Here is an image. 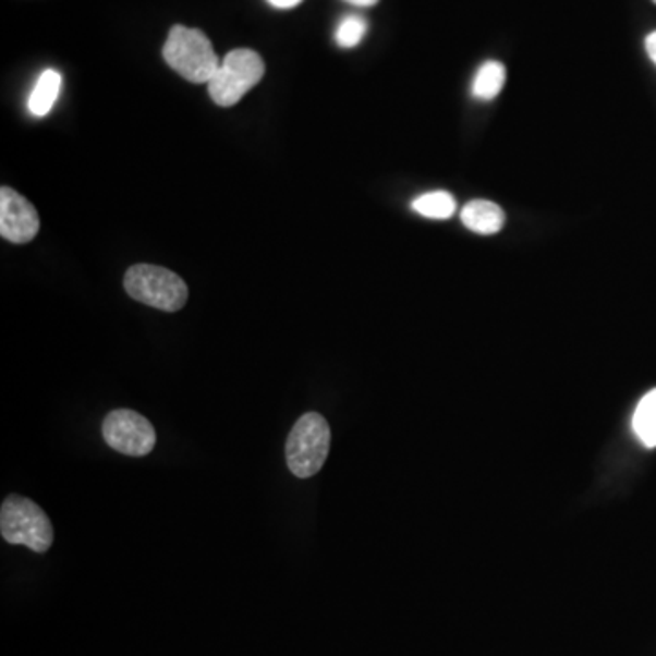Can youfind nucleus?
Returning <instances> with one entry per match:
<instances>
[{
    "mask_svg": "<svg viewBox=\"0 0 656 656\" xmlns=\"http://www.w3.org/2000/svg\"><path fill=\"white\" fill-rule=\"evenodd\" d=\"M162 57L173 72L189 83L208 84L221 66L211 42L201 29L173 26L162 48Z\"/></svg>",
    "mask_w": 656,
    "mask_h": 656,
    "instance_id": "obj_1",
    "label": "nucleus"
},
{
    "mask_svg": "<svg viewBox=\"0 0 656 656\" xmlns=\"http://www.w3.org/2000/svg\"><path fill=\"white\" fill-rule=\"evenodd\" d=\"M0 533L8 544L26 545L34 552H46L53 545V525L35 501L10 495L0 509Z\"/></svg>",
    "mask_w": 656,
    "mask_h": 656,
    "instance_id": "obj_2",
    "label": "nucleus"
},
{
    "mask_svg": "<svg viewBox=\"0 0 656 656\" xmlns=\"http://www.w3.org/2000/svg\"><path fill=\"white\" fill-rule=\"evenodd\" d=\"M330 451V427L317 412H306L294 423L287 440V463L295 478L316 476Z\"/></svg>",
    "mask_w": 656,
    "mask_h": 656,
    "instance_id": "obj_3",
    "label": "nucleus"
},
{
    "mask_svg": "<svg viewBox=\"0 0 656 656\" xmlns=\"http://www.w3.org/2000/svg\"><path fill=\"white\" fill-rule=\"evenodd\" d=\"M124 290L130 297L159 311L178 312L189 301V287L183 278L156 265H134L124 276Z\"/></svg>",
    "mask_w": 656,
    "mask_h": 656,
    "instance_id": "obj_4",
    "label": "nucleus"
},
{
    "mask_svg": "<svg viewBox=\"0 0 656 656\" xmlns=\"http://www.w3.org/2000/svg\"><path fill=\"white\" fill-rule=\"evenodd\" d=\"M265 75L262 56L252 50H234L224 57L208 83V94L217 106L238 105Z\"/></svg>",
    "mask_w": 656,
    "mask_h": 656,
    "instance_id": "obj_5",
    "label": "nucleus"
},
{
    "mask_svg": "<svg viewBox=\"0 0 656 656\" xmlns=\"http://www.w3.org/2000/svg\"><path fill=\"white\" fill-rule=\"evenodd\" d=\"M102 438L113 451L124 457H146L157 444L156 428L132 409L112 411L102 422Z\"/></svg>",
    "mask_w": 656,
    "mask_h": 656,
    "instance_id": "obj_6",
    "label": "nucleus"
},
{
    "mask_svg": "<svg viewBox=\"0 0 656 656\" xmlns=\"http://www.w3.org/2000/svg\"><path fill=\"white\" fill-rule=\"evenodd\" d=\"M39 214L26 197L15 190H0V235L10 243L24 245L39 234Z\"/></svg>",
    "mask_w": 656,
    "mask_h": 656,
    "instance_id": "obj_7",
    "label": "nucleus"
},
{
    "mask_svg": "<svg viewBox=\"0 0 656 656\" xmlns=\"http://www.w3.org/2000/svg\"><path fill=\"white\" fill-rule=\"evenodd\" d=\"M462 223L474 234L495 235L506 224V211L493 201H469L462 208Z\"/></svg>",
    "mask_w": 656,
    "mask_h": 656,
    "instance_id": "obj_8",
    "label": "nucleus"
},
{
    "mask_svg": "<svg viewBox=\"0 0 656 656\" xmlns=\"http://www.w3.org/2000/svg\"><path fill=\"white\" fill-rule=\"evenodd\" d=\"M62 77L56 70H45L40 73L39 81L35 84L34 92L29 95L28 108L35 118H45L56 106L61 94Z\"/></svg>",
    "mask_w": 656,
    "mask_h": 656,
    "instance_id": "obj_9",
    "label": "nucleus"
},
{
    "mask_svg": "<svg viewBox=\"0 0 656 656\" xmlns=\"http://www.w3.org/2000/svg\"><path fill=\"white\" fill-rule=\"evenodd\" d=\"M506 66L500 61H487L478 68L474 75L471 94L474 99L493 100L500 95L506 86Z\"/></svg>",
    "mask_w": 656,
    "mask_h": 656,
    "instance_id": "obj_10",
    "label": "nucleus"
},
{
    "mask_svg": "<svg viewBox=\"0 0 656 656\" xmlns=\"http://www.w3.org/2000/svg\"><path fill=\"white\" fill-rule=\"evenodd\" d=\"M411 206L412 210L422 217L444 221V219H451L454 216L457 199L446 190H434V192H427V194L416 197L412 201Z\"/></svg>",
    "mask_w": 656,
    "mask_h": 656,
    "instance_id": "obj_11",
    "label": "nucleus"
},
{
    "mask_svg": "<svg viewBox=\"0 0 656 656\" xmlns=\"http://www.w3.org/2000/svg\"><path fill=\"white\" fill-rule=\"evenodd\" d=\"M633 430L644 447H656V389L649 390L640 400L633 416Z\"/></svg>",
    "mask_w": 656,
    "mask_h": 656,
    "instance_id": "obj_12",
    "label": "nucleus"
},
{
    "mask_svg": "<svg viewBox=\"0 0 656 656\" xmlns=\"http://www.w3.org/2000/svg\"><path fill=\"white\" fill-rule=\"evenodd\" d=\"M368 24L365 17L357 15V13H351L341 19L338 28H336L335 39L336 45L345 50L356 48L362 42L363 37L367 35Z\"/></svg>",
    "mask_w": 656,
    "mask_h": 656,
    "instance_id": "obj_13",
    "label": "nucleus"
},
{
    "mask_svg": "<svg viewBox=\"0 0 656 656\" xmlns=\"http://www.w3.org/2000/svg\"><path fill=\"white\" fill-rule=\"evenodd\" d=\"M645 51H647L651 61L656 64V32H651V34L645 37Z\"/></svg>",
    "mask_w": 656,
    "mask_h": 656,
    "instance_id": "obj_14",
    "label": "nucleus"
},
{
    "mask_svg": "<svg viewBox=\"0 0 656 656\" xmlns=\"http://www.w3.org/2000/svg\"><path fill=\"white\" fill-rule=\"evenodd\" d=\"M303 0H268V4H272L274 8H279V10H290V8H295L297 4H301Z\"/></svg>",
    "mask_w": 656,
    "mask_h": 656,
    "instance_id": "obj_15",
    "label": "nucleus"
},
{
    "mask_svg": "<svg viewBox=\"0 0 656 656\" xmlns=\"http://www.w3.org/2000/svg\"><path fill=\"white\" fill-rule=\"evenodd\" d=\"M345 2L356 8H373L378 4L379 0H345Z\"/></svg>",
    "mask_w": 656,
    "mask_h": 656,
    "instance_id": "obj_16",
    "label": "nucleus"
},
{
    "mask_svg": "<svg viewBox=\"0 0 656 656\" xmlns=\"http://www.w3.org/2000/svg\"><path fill=\"white\" fill-rule=\"evenodd\" d=\"M653 2H655V4H656V0H653Z\"/></svg>",
    "mask_w": 656,
    "mask_h": 656,
    "instance_id": "obj_17",
    "label": "nucleus"
}]
</instances>
